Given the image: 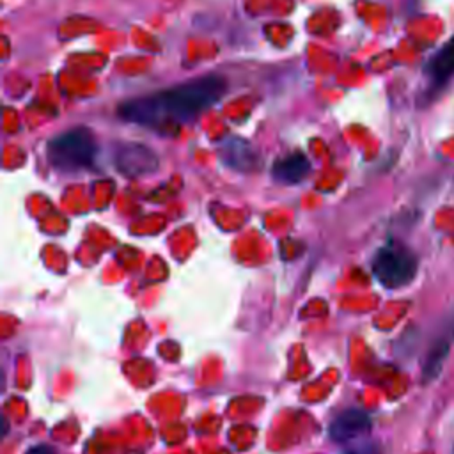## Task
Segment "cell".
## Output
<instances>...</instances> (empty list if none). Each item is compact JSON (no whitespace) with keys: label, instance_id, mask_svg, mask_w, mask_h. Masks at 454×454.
<instances>
[{"label":"cell","instance_id":"6da1fadb","mask_svg":"<svg viewBox=\"0 0 454 454\" xmlns=\"http://www.w3.org/2000/svg\"><path fill=\"white\" fill-rule=\"evenodd\" d=\"M227 83L222 76L207 74L181 83L160 94L126 101L119 114L128 121L149 128L161 126L168 121H192L213 106L225 92Z\"/></svg>","mask_w":454,"mask_h":454},{"label":"cell","instance_id":"7a4b0ae2","mask_svg":"<svg viewBox=\"0 0 454 454\" xmlns=\"http://www.w3.org/2000/svg\"><path fill=\"white\" fill-rule=\"evenodd\" d=\"M98 153L94 135L87 128H73L53 138L48 145V158L57 170L76 172L89 167Z\"/></svg>","mask_w":454,"mask_h":454},{"label":"cell","instance_id":"3957f363","mask_svg":"<svg viewBox=\"0 0 454 454\" xmlns=\"http://www.w3.org/2000/svg\"><path fill=\"white\" fill-rule=\"evenodd\" d=\"M372 271L385 287H403L413 280L417 273V259L404 247L385 245L372 259Z\"/></svg>","mask_w":454,"mask_h":454},{"label":"cell","instance_id":"277c9868","mask_svg":"<svg viewBox=\"0 0 454 454\" xmlns=\"http://www.w3.org/2000/svg\"><path fill=\"white\" fill-rule=\"evenodd\" d=\"M452 346H454V316L443 321V325L440 326V330L431 340V346L424 360V381H431L438 378Z\"/></svg>","mask_w":454,"mask_h":454},{"label":"cell","instance_id":"5b68a950","mask_svg":"<svg viewBox=\"0 0 454 454\" xmlns=\"http://www.w3.org/2000/svg\"><path fill=\"white\" fill-rule=\"evenodd\" d=\"M115 165L122 174L137 177L153 172L158 167V158L142 144H122L115 151Z\"/></svg>","mask_w":454,"mask_h":454},{"label":"cell","instance_id":"8992f818","mask_svg":"<svg viewBox=\"0 0 454 454\" xmlns=\"http://www.w3.org/2000/svg\"><path fill=\"white\" fill-rule=\"evenodd\" d=\"M371 429V419L362 410H346L330 424V436L335 442L349 443L365 436Z\"/></svg>","mask_w":454,"mask_h":454},{"label":"cell","instance_id":"52a82bcc","mask_svg":"<svg viewBox=\"0 0 454 454\" xmlns=\"http://www.w3.org/2000/svg\"><path fill=\"white\" fill-rule=\"evenodd\" d=\"M222 156H223L225 165H229L236 170H243V172L254 170L259 161L255 149L241 138H229L225 142V145L222 147Z\"/></svg>","mask_w":454,"mask_h":454},{"label":"cell","instance_id":"ba28073f","mask_svg":"<svg viewBox=\"0 0 454 454\" xmlns=\"http://www.w3.org/2000/svg\"><path fill=\"white\" fill-rule=\"evenodd\" d=\"M310 170V163L305 154L293 153L289 156L280 158L273 167V176L286 184H294L301 181Z\"/></svg>","mask_w":454,"mask_h":454},{"label":"cell","instance_id":"9c48e42d","mask_svg":"<svg viewBox=\"0 0 454 454\" xmlns=\"http://www.w3.org/2000/svg\"><path fill=\"white\" fill-rule=\"evenodd\" d=\"M431 76L434 82H445L454 74V35L429 62Z\"/></svg>","mask_w":454,"mask_h":454},{"label":"cell","instance_id":"30bf717a","mask_svg":"<svg viewBox=\"0 0 454 454\" xmlns=\"http://www.w3.org/2000/svg\"><path fill=\"white\" fill-rule=\"evenodd\" d=\"M25 454H59V452L48 445H35V447H30Z\"/></svg>","mask_w":454,"mask_h":454},{"label":"cell","instance_id":"8fae6325","mask_svg":"<svg viewBox=\"0 0 454 454\" xmlns=\"http://www.w3.org/2000/svg\"><path fill=\"white\" fill-rule=\"evenodd\" d=\"M452 454H454V452H452Z\"/></svg>","mask_w":454,"mask_h":454}]
</instances>
